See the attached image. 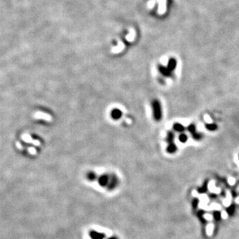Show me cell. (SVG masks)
I'll return each instance as SVG.
<instances>
[{
    "label": "cell",
    "mask_w": 239,
    "mask_h": 239,
    "mask_svg": "<svg viewBox=\"0 0 239 239\" xmlns=\"http://www.w3.org/2000/svg\"><path fill=\"white\" fill-rule=\"evenodd\" d=\"M234 210H235V208H234V205H231L228 208V209H227V212H228V214H230V215H232V214L234 213Z\"/></svg>",
    "instance_id": "obj_8"
},
{
    "label": "cell",
    "mask_w": 239,
    "mask_h": 239,
    "mask_svg": "<svg viewBox=\"0 0 239 239\" xmlns=\"http://www.w3.org/2000/svg\"><path fill=\"white\" fill-rule=\"evenodd\" d=\"M206 128L210 131H214V130L217 129L218 126L215 124H208V125H206Z\"/></svg>",
    "instance_id": "obj_6"
},
{
    "label": "cell",
    "mask_w": 239,
    "mask_h": 239,
    "mask_svg": "<svg viewBox=\"0 0 239 239\" xmlns=\"http://www.w3.org/2000/svg\"><path fill=\"white\" fill-rule=\"evenodd\" d=\"M198 203H199V201H198L197 199H194V200H193V208H197L198 205Z\"/></svg>",
    "instance_id": "obj_14"
},
{
    "label": "cell",
    "mask_w": 239,
    "mask_h": 239,
    "mask_svg": "<svg viewBox=\"0 0 239 239\" xmlns=\"http://www.w3.org/2000/svg\"><path fill=\"white\" fill-rule=\"evenodd\" d=\"M188 131H189L190 133H192V134L195 133V131H196V127H195V125H189V127H188Z\"/></svg>",
    "instance_id": "obj_12"
},
{
    "label": "cell",
    "mask_w": 239,
    "mask_h": 239,
    "mask_svg": "<svg viewBox=\"0 0 239 239\" xmlns=\"http://www.w3.org/2000/svg\"><path fill=\"white\" fill-rule=\"evenodd\" d=\"M173 129H174L176 131H177V132H183V131L184 130V127H183L182 125L179 124V123L175 124V125H173Z\"/></svg>",
    "instance_id": "obj_5"
},
{
    "label": "cell",
    "mask_w": 239,
    "mask_h": 239,
    "mask_svg": "<svg viewBox=\"0 0 239 239\" xmlns=\"http://www.w3.org/2000/svg\"><path fill=\"white\" fill-rule=\"evenodd\" d=\"M179 139L181 143H186L187 140V136L185 134H181V135H179Z\"/></svg>",
    "instance_id": "obj_9"
},
{
    "label": "cell",
    "mask_w": 239,
    "mask_h": 239,
    "mask_svg": "<svg viewBox=\"0 0 239 239\" xmlns=\"http://www.w3.org/2000/svg\"><path fill=\"white\" fill-rule=\"evenodd\" d=\"M176 66H177V61H176V60H175L174 58H171V59L169 60V62H168L167 68H168V69H169L170 71H172V70H174Z\"/></svg>",
    "instance_id": "obj_3"
},
{
    "label": "cell",
    "mask_w": 239,
    "mask_h": 239,
    "mask_svg": "<svg viewBox=\"0 0 239 239\" xmlns=\"http://www.w3.org/2000/svg\"><path fill=\"white\" fill-rule=\"evenodd\" d=\"M193 139H196V140H199V139H200L202 138V135L201 134H200V133H193Z\"/></svg>",
    "instance_id": "obj_11"
},
{
    "label": "cell",
    "mask_w": 239,
    "mask_h": 239,
    "mask_svg": "<svg viewBox=\"0 0 239 239\" xmlns=\"http://www.w3.org/2000/svg\"><path fill=\"white\" fill-rule=\"evenodd\" d=\"M206 190H207V183H205V184L202 187L199 188V189H198V192L200 193H202L206 192Z\"/></svg>",
    "instance_id": "obj_13"
},
{
    "label": "cell",
    "mask_w": 239,
    "mask_h": 239,
    "mask_svg": "<svg viewBox=\"0 0 239 239\" xmlns=\"http://www.w3.org/2000/svg\"><path fill=\"white\" fill-rule=\"evenodd\" d=\"M214 219H215L216 221H219L221 218V213H220L219 211H215V212L214 213Z\"/></svg>",
    "instance_id": "obj_10"
},
{
    "label": "cell",
    "mask_w": 239,
    "mask_h": 239,
    "mask_svg": "<svg viewBox=\"0 0 239 239\" xmlns=\"http://www.w3.org/2000/svg\"><path fill=\"white\" fill-rule=\"evenodd\" d=\"M197 216L198 217H200V218H202L203 216H204V212H203V211H199L197 213Z\"/></svg>",
    "instance_id": "obj_15"
},
{
    "label": "cell",
    "mask_w": 239,
    "mask_h": 239,
    "mask_svg": "<svg viewBox=\"0 0 239 239\" xmlns=\"http://www.w3.org/2000/svg\"><path fill=\"white\" fill-rule=\"evenodd\" d=\"M173 139H174V135H173V133H168V135H167V141H168V143H173Z\"/></svg>",
    "instance_id": "obj_7"
},
{
    "label": "cell",
    "mask_w": 239,
    "mask_h": 239,
    "mask_svg": "<svg viewBox=\"0 0 239 239\" xmlns=\"http://www.w3.org/2000/svg\"><path fill=\"white\" fill-rule=\"evenodd\" d=\"M153 114L154 118L156 121H159L162 118V112H161V106L160 104L158 101H153Z\"/></svg>",
    "instance_id": "obj_1"
},
{
    "label": "cell",
    "mask_w": 239,
    "mask_h": 239,
    "mask_svg": "<svg viewBox=\"0 0 239 239\" xmlns=\"http://www.w3.org/2000/svg\"><path fill=\"white\" fill-rule=\"evenodd\" d=\"M159 70L161 72V74H163L164 76H166V77H169V76L171 75V71L168 69V68H166V67H163V66H159Z\"/></svg>",
    "instance_id": "obj_2"
},
{
    "label": "cell",
    "mask_w": 239,
    "mask_h": 239,
    "mask_svg": "<svg viewBox=\"0 0 239 239\" xmlns=\"http://www.w3.org/2000/svg\"><path fill=\"white\" fill-rule=\"evenodd\" d=\"M177 151V146L174 143H169V145L167 147V152L170 153H173Z\"/></svg>",
    "instance_id": "obj_4"
}]
</instances>
